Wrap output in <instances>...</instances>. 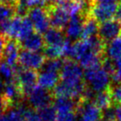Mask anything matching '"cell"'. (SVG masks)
Segmentation results:
<instances>
[{"mask_svg":"<svg viewBox=\"0 0 121 121\" xmlns=\"http://www.w3.org/2000/svg\"><path fill=\"white\" fill-rule=\"evenodd\" d=\"M60 80L71 86H81L86 85L84 71L79 63L71 59H66L60 71Z\"/></svg>","mask_w":121,"mask_h":121,"instance_id":"obj_1","label":"cell"},{"mask_svg":"<svg viewBox=\"0 0 121 121\" xmlns=\"http://www.w3.org/2000/svg\"><path fill=\"white\" fill-rule=\"evenodd\" d=\"M110 76L103 67L84 71V81L93 92H100L110 86Z\"/></svg>","mask_w":121,"mask_h":121,"instance_id":"obj_2","label":"cell"},{"mask_svg":"<svg viewBox=\"0 0 121 121\" xmlns=\"http://www.w3.org/2000/svg\"><path fill=\"white\" fill-rule=\"evenodd\" d=\"M13 68L16 81L20 86L24 98H27L32 90L37 86L38 74L36 71L24 68L19 64L16 65Z\"/></svg>","mask_w":121,"mask_h":121,"instance_id":"obj_3","label":"cell"},{"mask_svg":"<svg viewBox=\"0 0 121 121\" xmlns=\"http://www.w3.org/2000/svg\"><path fill=\"white\" fill-rule=\"evenodd\" d=\"M46 9L48 13L52 27L63 31L66 28L71 17L60 4H47Z\"/></svg>","mask_w":121,"mask_h":121,"instance_id":"obj_4","label":"cell"},{"mask_svg":"<svg viewBox=\"0 0 121 121\" xmlns=\"http://www.w3.org/2000/svg\"><path fill=\"white\" fill-rule=\"evenodd\" d=\"M27 99L31 107L39 110L46 106L52 104L54 97L52 91L38 86L32 90V92L27 95Z\"/></svg>","mask_w":121,"mask_h":121,"instance_id":"obj_5","label":"cell"},{"mask_svg":"<svg viewBox=\"0 0 121 121\" xmlns=\"http://www.w3.org/2000/svg\"><path fill=\"white\" fill-rule=\"evenodd\" d=\"M45 61L46 56L44 54L21 49L18 57V64L24 68L37 71L42 67Z\"/></svg>","mask_w":121,"mask_h":121,"instance_id":"obj_6","label":"cell"},{"mask_svg":"<svg viewBox=\"0 0 121 121\" xmlns=\"http://www.w3.org/2000/svg\"><path fill=\"white\" fill-rule=\"evenodd\" d=\"M27 17L31 19L36 32L41 34L45 33L49 29L50 20L48 13L45 8H34L29 10Z\"/></svg>","mask_w":121,"mask_h":121,"instance_id":"obj_7","label":"cell"},{"mask_svg":"<svg viewBox=\"0 0 121 121\" xmlns=\"http://www.w3.org/2000/svg\"><path fill=\"white\" fill-rule=\"evenodd\" d=\"M118 4H94L91 9L90 16L99 23H103L115 16Z\"/></svg>","mask_w":121,"mask_h":121,"instance_id":"obj_8","label":"cell"},{"mask_svg":"<svg viewBox=\"0 0 121 121\" xmlns=\"http://www.w3.org/2000/svg\"><path fill=\"white\" fill-rule=\"evenodd\" d=\"M121 36V24L117 20H109L99 26L98 37L105 44Z\"/></svg>","mask_w":121,"mask_h":121,"instance_id":"obj_9","label":"cell"},{"mask_svg":"<svg viewBox=\"0 0 121 121\" xmlns=\"http://www.w3.org/2000/svg\"><path fill=\"white\" fill-rule=\"evenodd\" d=\"M21 49L22 48H21L18 41L14 40V39H9L6 44L4 52L3 59H4V61H6L11 66L14 67L18 62V57Z\"/></svg>","mask_w":121,"mask_h":121,"instance_id":"obj_10","label":"cell"},{"mask_svg":"<svg viewBox=\"0 0 121 121\" xmlns=\"http://www.w3.org/2000/svg\"><path fill=\"white\" fill-rule=\"evenodd\" d=\"M87 17L84 15H76L71 17L66 30V34L68 39L76 40L81 37L85 20Z\"/></svg>","mask_w":121,"mask_h":121,"instance_id":"obj_11","label":"cell"},{"mask_svg":"<svg viewBox=\"0 0 121 121\" xmlns=\"http://www.w3.org/2000/svg\"><path fill=\"white\" fill-rule=\"evenodd\" d=\"M19 44L22 49L30 51V52H37L41 49L45 47V42H44L43 37L37 32H33L26 39L19 42Z\"/></svg>","mask_w":121,"mask_h":121,"instance_id":"obj_12","label":"cell"},{"mask_svg":"<svg viewBox=\"0 0 121 121\" xmlns=\"http://www.w3.org/2000/svg\"><path fill=\"white\" fill-rule=\"evenodd\" d=\"M60 80V73L42 71L38 75L37 82L41 87L47 90H52L57 86Z\"/></svg>","mask_w":121,"mask_h":121,"instance_id":"obj_13","label":"cell"},{"mask_svg":"<svg viewBox=\"0 0 121 121\" xmlns=\"http://www.w3.org/2000/svg\"><path fill=\"white\" fill-rule=\"evenodd\" d=\"M43 39L45 46H56L62 45L66 38H65L63 31L52 27L44 33Z\"/></svg>","mask_w":121,"mask_h":121,"instance_id":"obj_14","label":"cell"},{"mask_svg":"<svg viewBox=\"0 0 121 121\" xmlns=\"http://www.w3.org/2000/svg\"><path fill=\"white\" fill-rule=\"evenodd\" d=\"M93 103L102 111L112 107L113 101L109 89L107 88L104 91L98 92L93 99Z\"/></svg>","mask_w":121,"mask_h":121,"instance_id":"obj_15","label":"cell"},{"mask_svg":"<svg viewBox=\"0 0 121 121\" xmlns=\"http://www.w3.org/2000/svg\"><path fill=\"white\" fill-rule=\"evenodd\" d=\"M99 22L94 19L92 17H88L85 20L84 26H83L82 33H81V39H89L91 37H95L98 34L99 31Z\"/></svg>","mask_w":121,"mask_h":121,"instance_id":"obj_16","label":"cell"},{"mask_svg":"<svg viewBox=\"0 0 121 121\" xmlns=\"http://www.w3.org/2000/svg\"><path fill=\"white\" fill-rule=\"evenodd\" d=\"M44 56H46V58L50 60L60 59V57L64 56V43L62 45L45 46Z\"/></svg>","mask_w":121,"mask_h":121,"instance_id":"obj_17","label":"cell"},{"mask_svg":"<svg viewBox=\"0 0 121 121\" xmlns=\"http://www.w3.org/2000/svg\"><path fill=\"white\" fill-rule=\"evenodd\" d=\"M106 50L110 59L114 60H121V36L112 41Z\"/></svg>","mask_w":121,"mask_h":121,"instance_id":"obj_18","label":"cell"},{"mask_svg":"<svg viewBox=\"0 0 121 121\" xmlns=\"http://www.w3.org/2000/svg\"><path fill=\"white\" fill-rule=\"evenodd\" d=\"M34 31V27L32 22L31 21V19L28 17H22V25H21V28H20V32H19L18 35V38L17 41L19 42H22V40L26 39L27 37L31 35V34L33 33Z\"/></svg>","mask_w":121,"mask_h":121,"instance_id":"obj_19","label":"cell"},{"mask_svg":"<svg viewBox=\"0 0 121 121\" xmlns=\"http://www.w3.org/2000/svg\"><path fill=\"white\" fill-rule=\"evenodd\" d=\"M37 112L42 121H55L56 119V110L54 107V104L46 106Z\"/></svg>","mask_w":121,"mask_h":121,"instance_id":"obj_20","label":"cell"},{"mask_svg":"<svg viewBox=\"0 0 121 121\" xmlns=\"http://www.w3.org/2000/svg\"><path fill=\"white\" fill-rule=\"evenodd\" d=\"M64 60H60V59H54V60H50L48 59L46 60L42 67L41 68L42 71H52V72L60 73V70L62 68Z\"/></svg>","mask_w":121,"mask_h":121,"instance_id":"obj_21","label":"cell"},{"mask_svg":"<svg viewBox=\"0 0 121 121\" xmlns=\"http://www.w3.org/2000/svg\"><path fill=\"white\" fill-rule=\"evenodd\" d=\"M0 76H2L5 80V81H9L15 79L14 68L2 60H0Z\"/></svg>","mask_w":121,"mask_h":121,"instance_id":"obj_22","label":"cell"},{"mask_svg":"<svg viewBox=\"0 0 121 121\" xmlns=\"http://www.w3.org/2000/svg\"><path fill=\"white\" fill-rule=\"evenodd\" d=\"M15 16L14 6L0 4V24Z\"/></svg>","mask_w":121,"mask_h":121,"instance_id":"obj_23","label":"cell"},{"mask_svg":"<svg viewBox=\"0 0 121 121\" xmlns=\"http://www.w3.org/2000/svg\"><path fill=\"white\" fill-rule=\"evenodd\" d=\"M112 101L115 105L121 104V84L110 85L108 87Z\"/></svg>","mask_w":121,"mask_h":121,"instance_id":"obj_24","label":"cell"},{"mask_svg":"<svg viewBox=\"0 0 121 121\" xmlns=\"http://www.w3.org/2000/svg\"><path fill=\"white\" fill-rule=\"evenodd\" d=\"M28 10L34 8H43L47 5L45 0H18Z\"/></svg>","mask_w":121,"mask_h":121,"instance_id":"obj_25","label":"cell"},{"mask_svg":"<svg viewBox=\"0 0 121 121\" xmlns=\"http://www.w3.org/2000/svg\"><path fill=\"white\" fill-rule=\"evenodd\" d=\"M76 119H77V112L76 111L56 113L57 121H76Z\"/></svg>","mask_w":121,"mask_h":121,"instance_id":"obj_26","label":"cell"},{"mask_svg":"<svg viewBox=\"0 0 121 121\" xmlns=\"http://www.w3.org/2000/svg\"><path fill=\"white\" fill-rule=\"evenodd\" d=\"M11 107H12V105L6 99V98L2 94L0 95V119L2 118V116L4 115V113L9 110Z\"/></svg>","mask_w":121,"mask_h":121,"instance_id":"obj_27","label":"cell"},{"mask_svg":"<svg viewBox=\"0 0 121 121\" xmlns=\"http://www.w3.org/2000/svg\"><path fill=\"white\" fill-rule=\"evenodd\" d=\"M27 121H42L38 113L34 111L32 109H28L27 115Z\"/></svg>","mask_w":121,"mask_h":121,"instance_id":"obj_28","label":"cell"},{"mask_svg":"<svg viewBox=\"0 0 121 121\" xmlns=\"http://www.w3.org/2000/svg\"><path fill=\"white\" fill-rule=\"evenodd\" d=\"M9 40V39L7 37H5L4 34H2L1 32H0V60L3 59L4 49H5L6 44H7V42Z\"/></svg>","mask_w":121,"mask_h":121,"instance_id":"obj_29","label":"cell"},{"mask_svg":"<svg viewBox=\"0 0 121 121\" xmlns=\"http://www.w3.org/2000/svg\"><path fill=\"white\" fill-rule=\"evenodd\" d=\"M93 4H121V0H92Z\"/></svg>","mask_w":121,"mask_h":121,"instance_id":"obj_30","label":"cell"},{"mask_svg":"<svg viewBox=\"0 0 121 121\" xmlns=\"http://www.w3.org/2000/svg\"><path fill=\"white\" fill-rule=\"evenodd\" d=\"M115 121H121V104H117L114 108Z\"/></svg>","mask_w":121,"mask_h":121,"instance_id":"obj_31","label":"cell"},{"mask_svg":"<svg viewBox=\"0 0 121 121\" xmlns=\"http://www.w3.org/2000/svg\"><path fill=\"white\" fill-rule=\"evenodd\" d=\"M115 20H117L121 24V4H119V6H118L117 11H116L115 13Z\"/></svg>","mask_w":121,"mask_h":121,"instance_id":"obj_32","label":"cell"},{"mask_svg":"<svg viewBox=\"0 0 121 121\" xmlns=\"http://www.w3.org/2000/svg\"><path fill=\"white\" fill-rule=\"evenodd\" d=\"M17 1H18V0H0V4H6V5L14 6Z\"/></svg>","mask_w":121,"mask_h":121,"instance_id":"obj_33","label":"cell"},{"mask_svg":"<svg viewBox=\"0 0 121 121\" xmlns=\"http://www.w3.org/2000/svg\"><path fill=\"white\" fill-rule=\"evenodd\" d=\"M4 86H5V82H4V78L2 76H0V93L4 91Z\"/></svg>","mask_w":121,"mask_h":121,"instance_id":"obj_34","label":"cell"},{"mask_svg":"<svg viewBox=\"0 0 121 121\" xmlns=\"http://www.w3.org/2000/svg\"><path fill=\"white\" fill-rule=\"evenodd\" d=\"M100 121H114V120H109V119H102Z\"/></svg>","mask_w":121,"mask_h":121,"instance_id":"obj_35","label":"cell"}]
</instances>
